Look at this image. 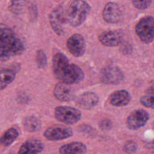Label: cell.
<instances>
[{"label":"cell","instance_id":"obj_1","mask_svg":"<svg viewBox=\"0 0 154 154\" xmlns=\"http://www.w3.org/2000/svg\"><path fill=\"white\" fill-rule=\"evenodd\" d=\"M52 70L57 79L69 85L79 84L84 78V73L81 67L75 64H70L67 57L61 52L54 55Z\"/></svg>","mask_w":154,"mask_h":154},{"label":"cell","instance_id":"obj_2","mask_svg":"<svg viewBox=\"0 0 154 154\" xmlns=\"http://www.w3.org/2000/svg\"><path fill=\"white\" fill-rule=\"evenodd\" d=\"M24 51L23 43L14 31L7 25L0 23V62L19 55Z\"/></svg>","mask_w":154,"mask_h":154},{"label":"cell","instance_id":"obj_3","mask_svg":"<svg viewBox=\"0 0 154 154\" xmlns=\"http://www.w3.org/2000/svg\"><path fill=\"white\" fill-rule=\"evenodd\" d=\"M90 11L91 6L86 1L73 0L64 10L66 24L72 27L79 26L85 21Z\"/></svg>","mask_w":154,"mask_h":154},{"label":"cell","instance_id":"obj_4","mask_svg":"<svg viewBox=\"0 0 154 154\" xmlns=\"http://www.w3.org/2000/svg\"><path fill=\"white\" fill-rule=\"evenodd\" d=\"M135 33L144 44H150L154 40V19L152 16L141 18L135 28Z\"/></svg>","mask_w":154,"mask_h":154},{"label":"cell","instance_id":"obj_5","mask_svg":"<svg viewBox=\"0 0 154 154\" xmlns=\"http://www.w3.org/2000/svg\"><path fill=\"white\" fill-rule=\"evenodd\" d=\"M82 114L76 108L58 106L55 108L54 117L59 122L66 125H74L81 119Z\"/></svg>","mask_w":154,"mask_h":154},{"label":"cell","instance_id":"obj_6","mask_svg":"<svg viewBox=\"0 0 154 154\" xmlns=\"http://www.w3.org/2000/svg\"><path fill=\"white\" fill-rule=\"evenodd\" d=\"M124 78L123 72L117 66L108 65L100 70V81L104 84L117 85L121 83Z\"/></svg>","mask_w":154,"mask_h":154},{"label":"cell","instance_id":"obj_7","mask_svg":"<svg viewBox=\"0 0 154 154\" xmlns=\"http://www.w3.org/2000/svg\"><path fill=\"white\" fill-rule=\"evenodd\" d=\"M64 13L63 5L59 4L52 10L49 16L50 25L54 32L58 35L64 34V25H66V23Z\"/></svg>","mask_w":154,"mask_h":154},{"label":"cell","instance_id":"obj_8","mask_svg":"<svg viewBox=\"0 0 154 154\" xmlns=\"http://www.w3.org/2000/svg\"><path fill=\"white\" fill-rule=\"evenodd\" d=\"M102 17L106 22L115 24L123 20L124 14L119 4L114 2H108L103 9Z\"/></svg>","mask_w":154,"mask_h":154},{"label":"cell","instance_id":"obj_9","mask_svg":"<svg viewBox=\"0 0 154 154\" xmlns=\"http://www.w3.org/2000/svg\"><path fill=\"white\" fill-rule=\"evenodd\" d=\"M150 119L149 113L144 109L134 110L126 119V126L131 130H137L143 127Z\"/></svg>","mask_w":154,"mask_h":154},{"label":"cell","instance_id":"obj_10","mask_svg":"<svg viewBox=\"0 0 154 154\" xmlns=\"http://www.w3.org/2000/svg\"><path fill=\"white\" fill-rule=\"evenodd\" d=\"M73 134L71 128L58 125H53L47 128L43 133V136L48 140L58 141L70 138Z\"/></svg>","mask_w":154,"mask_h":154},{"label":"cell","instance_id":"obj_11","mask_svg":"<svg viewBox=\"0 0 154 154\" xmlns=\"http://www.w3.org/2000/svg\"><path fill=\"white\" fill-rule=\"evenodd\" d=\"M66 46L69 52L75 57H82L86 50V43L84 37L80 34L75 33L69 37Z\"/></svg>","mask_w":154,"mask_h":154},{"label":"cell","instance_id":"obj_12","mask_svg":"<svg viewBox=\"0 0 154 154\" xmlns=\"http://www.w3.org/2000/svg\"><path fill=\"white\" fill-rule=\"evenodd\" d=\"M75 104L81 109L90 110L94 108L99 103V97L96 93L92 91H85L78 96H75Z\"/></svg>","mask_w":154,"mask_h":154},{"label":"cell","instance_id":"obj_13","mask_svg":"<svg viewBox=\"0 0 154 154\" xmlns=\"http://www.w3.org/2000/svg\"><path fill=\"white\" fill-rule=\"evenodd\" d=\"M99 41L106 47H116L120 45L123 41V35L120 31L108 30L102 32L98 36Z\"/></svg>","mask_w":154,"mask_h":154},{"label":"cell","instance_id":"obj_14","mask_svg":"<svg viewBox=\"0 0 154 154\" xmlns=\"http://www.w3.org/2000/svg\"><path fill=\"white\" fill-rule=\"evenodd\" d=\"M53 94L55 97L61 102H70L74 100L75 93L70 85L62 82L57 83L54 88Z\"/></svg>","mask_w":154,"mask_h":154},{"label":"cell","instance_id":"obj_15","mask_svg":"<svg viewBox=\"0 0 154 154\" xmlns=\"http://www.w3.org/2000/svg\"><path fill=\"white\" fill-rule=\"evenodd\" d=\"M44 148V144L39 140L30 139L21 145L17 153L20 154L39 153L43 152Z\"/></svg>","mask_w":154,"mask_h":154},{"label":"cell","instance_id":"obj_16","mask_svg":"<svg viewBox=\"0 0 154 154\" xmlns=\"http://www.w3.org/2000/svg\"><path fill=\"white\" fill-rule=\"evenodd\" d=\"M131 96L126 90H118L112 93L109 97V102L114 106H125L129 103Z\"/></svg>","mask_w":154,"mask_h":154},{"label":"cell","instance_id":"obj_17","mask_svg":"<svg viewBox=\"0 0 154 154\" xmlns=\"http://www.w3.org/2000/svg\"><path fill=\"white\" fill-rule=\"evenodd\" d=\"M86 145L79 141H73L61 146L59 152L61 154H84L87 152Z\"/></svg>","mask_w":154,"mask_h":154},{"label":"cell","instance_id":"obj_18","mask_svg":"<svg viewBox=\"0 0 154 154\" xmlns=\"http://www.w3.org/2000/svg\"><path fill=\"white\" fill-rule=\"evenodd\" d=\"M17 71L12 67L0 70V90L8 87L15 79Z\"/></svg>","mask_w":154,"mask_h":154},{"label":"cell","instance_id":"obj_19","mask_svg":"<svg viewBox=\"0 0 154 154\" xmlns=\"http://www.w3.org/2000/svg\"><path fill=\"white\" fill-rule=\"evenodd\" d=\"M19 135V131L16 128H9L0 137V145L4 147L10 146L17 138Z\"/></svg>","mask_w":154,"mask_h":154},{"label":"cell","instance_id":"obj_20","mask_svg":"<svg viewBox=\"0 0 154 154\" xmlns=\"http://www.w3.org/2000/svg\"><path fill=\"white\" fill-rule=\"evenodd\" d=\"M23 125L26 131L30 132H34L40 129L42 123L40 120L37 117L30 116L24 119Z\"/></svg>","mask_w":154,"mask_h":154},{"label":"cell","instance_id":"obj_21","mask_svg":"<svg viewBox=\"0 0 154 154\" xmlns=\"http://www.w3.org/2000/svg\"><path fill=\"white\" fill-rule=\"evenodd\" d=\"M27 3V0H12L9 6V10L16 14H21L25 10Z\"/></svg>","mask_w":154,"mask_h":154},{"label":"cell","instance_id":"obj_22","mask_svg":"<svg viewBox=\"0 0 154 154\" xmlns=\"http://www.w3.org/2000/svg\"><path fill=\"white\" fill-rule=\"evenodd\" d=\"M35 61L38 69H44L46 67L48 64V58L46 54L42 49H38L36 52Z\"/></svg>","mask_w":154,"mask_h":154},{"label":"cell","instance_id":"obj_23","mask_svg":"<svg viewBox=\"0 0 154 154\" xmlns=\"http://www.w3.org/2000/svg\"><path fill=\"white\" fill-rule=\"evenodd\" d=\"M140 102L143 106L153 109L154 106V96L153 90H151L147 94L142 96L140 99Z\"/></svg>","mask_w":154,"mask_h":154},{"label":"cell","instance_id":"obj_24","mask_svg":"<svg viewBox=\"0 0 154 154\" xmlns=\"http://www.w3.org/2000/svg\"><path fill=\"white\" fill-rule=\"evenodd\" d=\"M138 150L137 143L133 140H129L125 143L123 150L126 153H135Z\"/></svg>","mask_w":154,"mask_h":154},{"label":"cell","instance_id":"obj_25","mask_svg":"<svg viewBox=\"0 0 154 154\" xmlns=\"http://www.w3.org/2000/svg\"><path fill=\"white\" fill-rule=\"evenodd\" d=\"M134 6L138 10L148 8L152 2V0H131Z\"/></svg>","mask_w":154,"mask_h":154},{"label":"cell","instance_id":"obj_26","mask_svg":"<svg viewBox=\"0 0 154 154\" xmlns=\"http://www.w3.org/2000/svg\"><path fill=\"white\" fill-rule=\"evenodd\" d=\"M99 128L103 131H108L112 129V123L109 119H105L100 122L99 124Z\"/></svg>","mask_w":154,"mask_h":154},{"label":"cell","instance_id":"obj_27","mask_svg":"<svg viewBox=\"0 0 154 154\" xmlns=\"http://www.w3.org/2000/svg\"><path fill=\"white\" fill-rule=\"evenodd\" d=\"M78 131L81 133L92 134L93 131H94V129L88 125H81L78 128Z\"/></svg>","mask_w":154,"mask_h":154}]
</instances>
